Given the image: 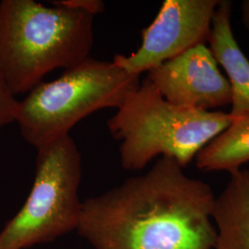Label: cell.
<instances>
[{"mask_svg": "<svg viewBox=\"0 0 249 249\" xmlns=\"http://www.w3.org/2000/svg\"><path fill=\"white\" fill-rule=\"evenodd\" d=\"M219 0H165L142 32L139 49L116 54L113 62L131 74L142 75L198 45L208 43Z\"/></svg>", "mask_w": 249, "mask_h": 249, "instance_id": "8992f818", "label": "cell"}, {"mask_svg": "<svg viewBox=\"0 0 249 249\" xmlns=\"http://www.w3.org/2000/svg\"><path fill=\"white\" fill-rule=\"evenodd\" d=\"M52 3L53 5L79 10L93 16L102 13L106 7L105 2L101 0H59Z\"/></svg>", "mask_w": 249, "mask_h": 249, "instance_id": "7c38bea8", "label": "cell"}, {"mask_svg": "<svg viewBox=\"0 0 249 249\" xmlns=\"http://www.w3.org/2000/svg\"><path fill=\"white\" fill-rule=\"evenodd\" d=\"M81 176V154L71 135L39 148L34 185L0 231V249H30L77 230Z\"/></svg>", "mask_w": 249, "mask_h": 249, "instance_id": "5b68a950", "label": "cell"}, {"mask_svg": "<svg viewBox=\"0 0 249 249\" xmlns=\"http://www.w3.org/2000/svg\"><path fill=\"white\" fill-rule=\"evenodd\" d=\"M206 45H198L147 74L168 102L189 109L213 111L231 104L228 80Z\"/></svg>", "mask_w": 249, "mask_h": 249, "instance_id": "52a82bcc", "label": "cell"}, {"mask_svg": "<svg viewBox=\"0 0 249 249\" xmlns=\"http://www.w3.org/2000/svg\"><path fill=\"white\" fill-rule=\"evenodd\" d=\"M195 159L196 167L201 171L230 174L249 162V113L233 118L230 125L208 143Z\"/></svg>", "mask_w": 249, "mask_h": 249, "instance_id": "30bf717a", "label": "cell"}, {"mask_svg": "<svg viewBox=\"0 0 249 249\" xmlns=\"http://www.w3.org/2000/svg\"><path fill=\"white\" fill-rule=\"evenodd\" d=\"M141 75L113 61L88 59L65 70L53 81H42L18 101L16 123L36 150L70 135L83 118L102 109L122 106L139 87Z\"/></svg>", "mask_w": 249, "mask_h": 249, "instance_id": "277c9868", "label": "cell"}, {"mask_svg": "<svg viewBox=\"0 0 249 249\" xmlns=\"http://www.w3.org/2000/svg\"><path fill=\"white\" fill-rule=\"evenodd\" d=\"M215 197L209 184L160 157L145 174L83 201L77 231L94 249H213Z\"/></svg>", "mask_w": 249, "mask_h": 249, "instance_id": "6da1fadb", "label": "cell"}, {"mask_svg": "<svg viewBox=\"0 0 249 249\" xmlns=\"http://www.w3.org/2000/svg\"><path fill=\"white\" fill-rule=\"evenodd\" d=\"M18 107V100L0 75V132L6 125L16 122Z\"/></svg>", "mask_w": 249, "mask_h": 249, "instance_id": "8fae6325", "label": "cell"}, {"mask_svg": "<svg viewBox=\"0 0 249 249\" xmlns=\"http://www.w3.org/2000/svg\"><path fill=\"white\" fill-rule=\"evenodd\" d=\"M231 2L220 0L212 21L208 43L215 60L226 72L231 89L230 116L249 113V60L237 44L231 25Z\"/></svg>", "mask_w": 249, "mask_h": 249, "instance_id": "ba28073f", "label": "cell"}, {"mask_svg": "<svg viewBox=\"0 0 249 249\" xmlns=\"http://www.w3.org/2000/svg\"><path fill=\"white\" fill-rule=\"evenodd\" d=\"M215 249H249V169L237 170L215 197Z\"/></svg>", "mask_w": 249, "mask_h": 249, "instance_id": "9c48e42d", "label": "cell"}, {"mask_svg": "<svg viewBox=\"0 0 249 249\" xmlns=\"http://www.w3.org/2000/svg\"><path fill=\"white\" fill-rule=\"evenodd\" d=\"M94 17L35 0L0 1V75L16 96L90 57Z\"/></svg>", "mask_w": 249, "mask_h": 249, "instance_id": "7a4b0ae2", "label": "cell"}, {"mask_svg": "<svg viewBox=\"0 0 249 249\" xmlns=\"http://www.w3.org/2000/svg\"><path fill=\"white\" fill-rule=\"evenodd\" d=\"M242 21L249 32V0H244L241 4Z\"/></svg>", "mask_w": 249, "mask_h": 249, "instance_id": "4fadbf2b", "label": "cell"}, {"mask_svg": "<svg viewBox=\"0 0 249 249\" xmlns=\"http://www.w3.org/2000/svg\"><path fill=\"white\" fill-rule=\"evenodd\" d=\"M231 121L229 113L170 103L146 78L116 109L107 126L120 142L122 168L138 171L157 156L172 158L185 168Z\"/></svg>", "mask_w": 249, "mask_h": 249, "instance_id": "3957f363", "label": "cell"}]
</instances>
